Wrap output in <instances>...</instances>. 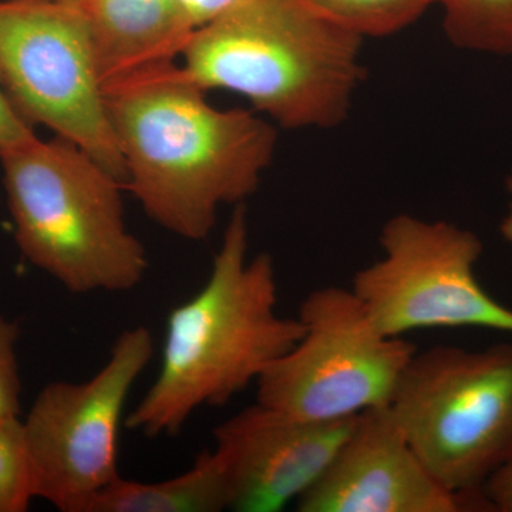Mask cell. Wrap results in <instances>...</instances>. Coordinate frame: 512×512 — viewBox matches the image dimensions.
<instances>
[{
    "instance_id": "cell-3",
    "label": "cell",
    "mask_w": 512,
    "mask_h": 512,
    "mask_svg": "<svg viewBox=\"0 0 512 512\" xmlns=\"http://www.w3.org/2000/svg\"><path fill=\"white\" fill-rule=\"evenodd\" d=\"M363 39L305 0H237L194 30L181 67L204 90L245 97L284 128H333L363 82Z\"/></svg>"
},
{
    "instance_id": "cell-2",
    "label": "cell",
    "mask_w": 512,
    "mask_h": 512,
    "mask_svg": "<svg viewBox=\"0 0 512 512\" xmlns=\"http://www.w3.org/2000/svg\"><path fill=\"white\" fill-rule=\"evenodd\" d=\"M245 204L235 205L211 274L168 316L160 372L126 417L143 436H175L202 407L224 406L258 382L303 335L278 312L274 258H249Z\"/></svg>"
},
{
    "instance_id": "cell-17",
    "label": "cell",
    "mask_w": 512,
    "mask_h": 512,
    "mask_svg": "<svg viewBox=\"0 0 512 512\" xmlns=\"http://www.w3.org/2000/svg\"><path fill=\"white\" fill-rule=\"evenodd\" d=\"M19 338L18 323L0 315V419L20 417Z\"/></svg>"
},
{
    "instance_id": "cell-7",
    "label": "cell",
    "mask_w": 512,
    "mask_h": 512,
    "mask_svg": "<svg viewBox=\"0 0 512 512\" xmlns=\"http://www.w3.org/2000/svg\"><path fill=\"white\" fill-rule=\"evenodd\" d=\"M302 338L256 382V402L312 421L352 419L389 406L414 343L387 338L350 288L326 286L303 299Z\"/></svg>"
},
{
    "instance_id": "cell-8",
    "label": "cell",
    "mask_w": 512,
    "mask_h": 512,
    "mask_svg": "<svg viewBox=\"0 0 512 512\" xmlns=\"http://www.w3.org/2000/svg\"><path fill=\"white\" fill-rule=\"evenodd\" d=\"M380 247L382 258L357 271L350 289L382 335L447 328L512 335V309L478 282L484 245L476 232L399 214L383 225Z\"/></svg>"
},
{
    "instance_id": "cell-12",
    "label": "cell",
    "mask_w": 512,
    "mask_h": 512,
    "mask_svg": "<svg viewBox=\"0 0 512 512\" xmlns=\"http://www.w3.org/2000/svg\"><path fill=\"white\" fill-rule=\"evenodd\" d=\"M104 93L181 59L197 29L180 0L82 2Z\"/></svg>"
},
{
    "instance_id": "cell-14",
    "label": "cell",
    "mask_w": 512,
    "mask_h": 512,
    "mask_svg": "<svg viewBox=\"0 0 512 512\" xmlns=\"http://www.w3.org/2000/svg\"><path fill=\"white\" fill-rule=\"evenodd\" d=\"M443 29L458 49L512 57V0H434Z\"/></svg>"
},
{
    "instance_id": "cell-18",
    "label": "cell",
    "mask_w": 512,
    "mask_h": 512,
    "mask_svg": "<svg viewBox=\"0 0 512 512\" xmlns=\"http://www.w3.org/2000/svg\"><path fill=\"white\" fill-rule=\"evenodd\" d=\"M35 128L20 116L0 86V153L35 140Z\"/></svg>"
},
{
    "instance_id": "cell-4",
    "label": "cell",
    "mask_w": 512,
    "mask_h": 512,
    "mask_svg": "<svg viewBox=\"0 0 512 512\" xmlns=\"http://www.w3.org/2000/svg\"><path fill=\"white\" fill-rule=\"evenodd\" d=\"M19 251L72 293L128 292L143 282L148 258L128 228L124 185L62 137L0 153Z\"/></svg>"
},
{
    "instance_id": "cell-19",
    "label": "cell",
    "mask_w": 512,
    "mask_h": 512,
    "mask_svg": "<svg viewBox=\"0 0 512 512\" xmlns=\"http://www.w3.org/2000/svg\"><path fill=\"white\" fill-rule=\"evenodd\" d=\"M481 497L488 510L512 512V458L488 478Z\"/></svg>"
},
{
    "instance_id": "cell-9",
    "label": "cell",
    "mask_w": 512,
    "mask_h": 512,
    "mask_svg": "<svg viewBox=\"0 0 512 512\" xmlns=\"http://www.w3.org/2000/svg\"><path fill=\"white\" fill-rule=\"evenodd\" d=\"M153 355V333L136 326L121 333L90 379L59 380L40 390L22 420L36 498L62 512H84L121 477L124 410Z\"/></svg>"
},
{
    "instance_id": "cell-15",
    "label": "cell",
    "mask_w": 512,
    "mask_h": 512,
    "mask_svg": "<svg viewBox=\"0 0 512 512\" xmlns=\"http://www.w3.org/2000/svg\"><path fill=\"white\" fill-rule=\"evenodd\" d=\"M316 13L362 37L400 32L426 12L434 0H305Z\"/></svg>"
},
{
    "instance_id": "cell-10",
    "label": "cell",
    "mask_w": 512,
    "mask_h": 512,
    "mask_svg": "<svg viewBox=\"0 0 512 512\" xmlns=\"http://www.w3.org/2000/svg\"><path fill=\"white\" fill-rule=\"evenodd\" d=\"M356 417L303 420L256 402L215 427L229 510L278 512L296 503L329 466Z\"/></svg>"
},
{
    "instance_id": "cell-1",
    "label": "cell",
    "mask_w": 512,
    "mask_h": 512,
    "mask_svg": "<svg viewBox=\"0 0 512 512\" xmlns=\"http://www.w3.org/2000/svg\"><path fill=\"white\" fill-rule=\"evenodd\" d=\"M124 190L165 231L202 241L224 205L244 204L274 158L278 133L244 109L222 110L181 64L106 90Z\"/></svg>"
},
{
    "instance_id": "cell-11",
    "label": "cell",
    "mask_w": 512,
    "mask_h": 512,
    "mask_svg": "<svg viewBox=\"0 0 512 512\" xmlns=\"http://www.w3.org/2000/svg\"><path fill=\"white\" fill-rule=\"evenodd\" d=\"M295 504L299 512H458L474 507L431 476L389 406L356 417L322 476Z\"/></svg>"
},
{
    "instance_id": "cell-16",
    "label": "cell",
    "mask_w": 512,
    "mask_h": 512,
    "mask_svg": "<svg viewBox=\"0 0 512 512\" xmlns=\"http://www.w3.org/2000/svg\"><path fill=\"white\" fill-rule=\"evenodd\" d=\"M35 498L23 421L0 419V512L28 511Z\"/></svg>"
},
{
    "instance_id": "cell-22",
    "label": "cell",
    "mask_w": 512,
    "mask_h": 512,
    "mask_svg": "<svg viewBox=\"0 0 512 512\" xmlns=\"http://www.w3.org/2000/svg\"><path fill=\"white\" fill-rule=\"evenodd\" d=\"M57 2H64V3H82L84 0H57Z\"/></svg>"
},
{
    "instance_id": "cell-13",
    "label": "cell",
    "mask_w": 512,
    "mask_h": 512,
    "mask_svg": "<svg viewBox=\"0 0 512 512\" xmlns=\"http://www.w3.org/2000/svg\"><path fill=\"white\" fill-rule=\"evenodd\" d=\"M229 510L227 476L212 450L202 451L194 466L156 483L117 478L94 495L84 512H220Z\"/></svg>"
},
{
    "instance_id": "cell-6",
    "label": "cell",
    "mask_w": 512,
    "mask_h": 512,
    "mask_svg": "<svg viewBox=\"0 0 512 512\" xmlns=\"http://www.w3.org/2000/svg\"><path fill=\"white\" fill-rule=\"evenodd\" d=\"M0 86L29 124L72 141L126 183L82 3L0 0Z\"/></svg>"
},
{
    "instance_id": "cell-21",
    "label": "cell",
    "mask_w": 512,
    "mask_h": 512,
    "mask_svg": "<svg viewBox=\"0 0 512 512\" xmlns=\"http://www.w3.org/2000/svg\"><path fill=\"white\" fill-rule=\"evenodd\" d=\"M507 191L510 195V204H508V210L501 221L500 232L505 242L512 248V173L507 178Z\"/></svg>"
},
{
    "instance_id": "cell-20",
    "label": "cell",
    "mask_w": 512,
    "mask_h": 512,
    "mask_svg": "<svg viewBox=\"0 0 512 512\" xmlns=\"http://www.w3.org/2000/svg\"><path fill=\"white\" fill-rule=\"evenodd\" d=\"M235 2L237 0H180L195 28H200L205 22L217 16L218 13Z\"/></svg>"
},
{
    "instance_id": "cell-5",
    "label": "cell",
    "mask_w": 512,
    "mask_h": 512,
    "mask_svg": "<svg viewBox=\"0 0 512 512\" xmlns=\"http://www.w3.org/2000/svg\"><path fill=\"white\" fill-rule=\"evenodd\" d=\"M389 409L431 476L487 507L484 484L512 458V342L417 350Z\"/></svg>"
}]
</instances>
